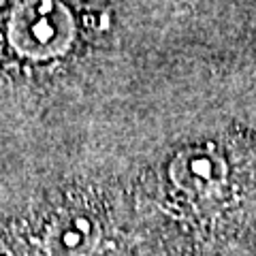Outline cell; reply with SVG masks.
<instances>
[{
	"label": "cell",
	"mask_w": 256,
	"mask_h": 256,
	"mask_svg": "<svg viewBox=\"0 0 256 256\" xmlns=\"http://www.w3.org/2000/svg\"><path fill=\"white\" fill-rule=\"evenodd\" d=\"M98 207L84 201L43 205L0 235V256H124V244Z\"/></svg>",
	"instance_id": "6da1fadb"
}]
</instances>
